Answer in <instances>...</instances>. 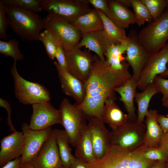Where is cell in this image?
I'll return each instance as SVG.
<instances>
[{"instance_id": "obj_34", "label": "cell", "mask_w": 168, "mask_h": 168, "mask_svg": "<svg viewBox=\"0 0 168 168\" xmlns=\"http://www.w3.org/2000/svg\"><path fill=\"white\" fill-rule=\"evenodd\" d=\"M149 12L153 20H155L163 13L167 7L166 0H141Z\"/></svg>"}, {"instance_id": "obj_4", "label": "cell", "mask_w": 168, "mask_h": 168, "mask_svg": "<svg viewBox=\"0 0 168 168\" xmlns=\"http://www.w3.org/2000/svg\"><path fill=\"white\" fill-rule=\"evenodd\" d=\"M138 41L149 54L158 51L168 40V10L137 33Z\"/></svg>"}, {"instance_id": "obj_23", "label": "cell", "mask_w": 168, "mask_h": 168, "mask_svg": "<svg viewBox=\"0 0 168 168\" xmlns=\"http://www.w3.org/2000/svg\"><path fill=\"white\" fill-rule=\"evenodd\" d=\"M115 100L108 98L105 102L102 110V119L112 130L116 129L128 119V114H124L117 105Z\"/></svg>"}, {"instance_id": "obj_21", "label": "cell", "mask_w": 168, "mask_h": 168, "mask_svg": "<svg viewBox=\"0 0 168 168\" xmlns=\"http://www.w3.org/2000/svg\"><path fill=\"white\" fill-rule=\"evenodd\" d=\"M109 12L107 16L119 26L124 29L135 23L134 14L118 0H108Z\"/></svg>"}, {"instance_id": "obj_38", "label": "cell", "mask_w": 168, "mask_h": 168, "mask_svg": "<svg viewBox=\"0 0 168 168\" xmlns=\"http://www.w3.org/2000/svg\"><path fill=\"white\" fill-rule=\"evenodd\" d=\"M54 40L56 46L55 58L57 60V62L62 68L67 70L64 49L61 43L58 40L55 39Z\"/></svg>"}, {"instance_id": "obj_24", "label": "cell", "mask_w": 168, "mask_h": 168, "mask_svg": "<svg viewBox=\"0 0 168 168\" xmlns=\"http://www.w3.org/2000/svg\"><path fill=\"white\" fill-rule=\"evenodd\" d=\"M71 24L82 35L104 29L102 20L94 8L89 12L79 16Z\"/></svg>"}, {"instance_id": "obj_49", "label": "cell", "mask_w": 168, "mask_h": 168, "mask_svg": "<svg viewBox=\"0 0 168 168\" xmlns=\"http://www.w3.org/2000/svg\"><path fill=\"white\" fill-rule=\"evenodd\" d=\"M162 102L164 106L168 108V99Z\"/></svg>"}, {"instance_id": "obj_43", "label": "cell", "mask_w": 168, "mask_h": 168, "mask_svg": "<svg viewBox=\"0 0 168 168\" xmlns=\"http://www.w3.org/2000/svg\"><path fill=\"white\" fill-rule=\"evenodd\" d=\"M21 161L20 157L8 162L1 168H20Z\"/></svg>"}, {"instance_id": "obj_17", "label": "cell", "mask_w": 168, "mask_h": 168, "mask_svg": "<svg viewBox=\"0 0 168 168\" xmlns=\"http://www.w3.org/2000/svg\"><path fill=\"white\" fill-rule=\"evenodd\" d=\"M0 166L21 157L24 148V139L21 132L16 131L3 137L0 142Z\"/></svg>"}, {"instance_id": "obj_16", "label": "cell", "mask_w": 168, "mask_h": 168, "mask_svg": "<svg viewBox=\"0 0 168 168\" xmlns=\"http://www.w3.org/2000/svg\"><path fill=\"white\" fill-rule=\"evenodd\" d=\"M95 159H99L105 154L111 144V134L104 123L97 118L91 117L87 119Z\"/></svg>"}, {"instance_id": "obj_26", "label": "cell", "mask_w": 168, "mask_h": 168, "mask_svg": "<svg viewBox=\"0 0 168 168\" xmlns=\"http://www.w3.org/2000/svg\"><path fill=\"white\" fill-rule=\"evenodd\" d=\"M157 93V90L153 83L147 86L141 92H136L134 101L138 105L137 121L138 123H142L144 121L149 110L150 101L152 97Z\"/></svg>"}, {"instance_id": "obj_48", "label": "cell", "mask_w": 168, "mask_h": 168, "mask_svg": "<svg viewBox=\"0 0 168 168\" xmlns=\"http://www.w3.org/2000/svg\"><path fill=\"white\" fill-rule=\"evenodd\" d=\"M160 76L161 77L166 78L168 77V68L164 72L160 74Z\"/></svg>"}, {"instance_id": "obj_20", "label": "cell", "mask_w": 168, "mask_h": 168, "mask_svg": "<svg viewBox=\"0 0 168 168\" xmlns=\"http://www.w3.org/2000/svg\"><path fill=\"white\" fill-rule=\"evenodd\" d=\"M137 82L132 76L124 84L114 89L115 92L120 96L119 100L128 112V119L133 121H137L134 102L138 88Z\"/></svg>"}, {"instance_id": "obj_15", "label": "cell", "mask_w": 168, "mask_h": 168, "mask_svg": "<svg viewBox=\"0 0 168 168\" xmlns=\"http://www.w3.org/2000/svg\"><path fill=\"white\" fill-rule=\"evenodd\" d=\"M30 162L35 168H59L62 166L54 130Z\"/></svg>"}, {"instance_id": "obj_22", "label": "cell", "mask_w": 168, "mask_h": 168, "mask_svg": "<svg viewBox=\"0 0 168 168\" xmlns=\"http://www.w3.org/2000/svg\"><path fill=\"white\" fill-rule=\"evenodd\" d=\"M156 110L150 109L145 120L146 130L143 143L141 146L149 147L158 146L163 132L157 121Z\"/></svg>"}, {"instance_id": "obj_27", "label": "cell", "mask_w": 168, "mask_h": 168, "mask_svg": "<svg viewBox=\"0 0 168 168\" xmlns=\"http://www.w3.org/2000/svg\"><path fill=\"white\" fill-rule=\"evenodd\" d=\"M96 9L102 20L103 31L107 39L111 44H120L127 37L124 29L116 25L101 11Z\"/></svg>"}, {"instance_id": "obj_19", "label": "cell", "mask_w": 168, "mask_h": 168, "mask_svg": "<svg viewBox=\"0 0 168 168\" xmlns=\"http://www.w3.org/2000/svg\"><path fill=\"white\" fill-rule=\"evenodd\" d=\"M111 44L103 30L82 34L77 46L86 47L94 52L101 61H105L104 54Z\"/></svg>"}, {"instance_id": "obj_44", "label": "cell", "mask_w": 168, "mask_h": 168, "mask_svg": "<svg viewBox=\"0 0 168 168\" xmlns=\"http://www.w3.org/2000/svg\"><path fill=\"white\" fill-rule=\"evenodd\" d=\"M147 168H168L167 161H154Z\"/></svg>"}, {"instance_id": "obj_8", "label": "cell", "mask_w": 168, "mask_h": 168, "mask_svg": "<svg viewBox=\"0 0 168 168\" xmlns=\"http://www.w3.org/2000/svg\"><path fill=\"white\" fill-rule=\"evenodd\" d=\"M61 125L69 138L70 143L75 147L84 130L87 126L86 117L81 110L76 108L67 98L63 99L60 105Z\"/></svg>"}, {"instance_id": "obj_14", "label": "cell", "mask_w": 168, "mask_h": 168, "mask_svg": "<svg viewBox=\"0 0 168 168\" xmlns=\"http://www.w3.org/2000/svg\"><path fill=\"white\" fill-rule=\"evenodd\" d=\"M137 33L132 30L125 40L127 47L125 60L132 69L133 78L138 82L142 71L151 55L140 45L137 39Z\"/></svg>"}, {"instance_id": "obj_50", "label": "cell", "mask_w": 168, "mask_h": 168, "mask_svg": "<svg viewBox=\"0 0 168 168\" xmlns=\"http://www.w3.org/2000/svg\"><path fill=\"white\" fill-rule=\"evenodd\" d=\"M59 168H70V167H68L62 166Z\"/></svg>"}, {"instance_id": "obj_52", "label": "cell", "mask_w": 168, "mask_h": 168, "mask_svg": "<svg viewBox=\"0 0 168 168\" xmlns=\"http://www.w3.org/2000/svg\"><path fill=\"white\" fill-rule=\"evenodd\" d=\"M166 116L168 118V114H167L166 115Z\"/></svg>"}, {"instance_id": "obj_1", "label": "cell", "mask_w": 168, "mask_h": 168, "mask_svg": "<svg viewBox=\"0 0 168 168\" xmlns=\"http://www.w3.org/2000/svg\"><path fill=\"white\" fill-rule=\"evenodd\" d=\"M128 63L122 70H113L106 60L102 61L96 54L94 55L90 74L84 83L85 98L80 104L75 103V107L82 110L87 119L97 118L104 122L102 110L106 100L108 98L116 100L114 89L124 84L131 78Z\"/></svg>"}, {"instance_id": "obj_41", "label": "cell", "mask_w": 168, "mask_h": 168, "mask_svg": "<svg viewBox=\"0 0 168 168\" xmlns=\"http://www.w3.org/2000/svg\"><path fill=\"white\" fill-rule=\"evenodd\" d=\"M157 119L163 132L168 133V118L163 114H158Z\"/></svg>"}, {"instance_id": "obj_25", "label": "cell", "mask_w": 168, "mask_h": 168, "mask_svg": "<svg viewBox=\"0 0 168 168\" xmlns=\"http://www.w3.org/2000/svg\"><path fill=\"white\" fill-rule=\"evenodd\" d=\"M75 147V155L76 158L86 163L91 162L96 159L87 125L77 140Z\"/></svg>"}, {"instance_id": "obj_13", "label": "cell", "mask_w": 168, "mask_h": 168, "mask_svg": "<svg viewBox=\"0 0 168 168\" xmlns=\"http://www.w3.org/2000/svg\"><path fill=\"white\" fill-rule=\"evenodd\" d=\"M33 112L29 128L33 130L45 129L55 124H61V115L59 109H55L49 101L32 105Z\"/></svg>"}, {"instance_id": "obj_30", "label": "cell", "mask_w": 168, "mask_h": 168, "mask_svg": "<svg viewBox=\"0 0 168 168\" xmlns=\"http://www.w3.org/2000/svg\"><path fill=\"white\" fill-rule=\"evenodd\" d=\"M137 149L143 157L151 161H164L167 160L168 153L166 148L161 145L149 147L141 146Z\"/></svg>"}, {"instance_id": "obj_35", "label": "cell", "mask_w": 168, "mask_h": 168, "mask_svg": "<svg viewBox=\"0 0 168 168\" xmlns=\"http://www.w3.org/2000/svg\"><path fill=\"white\" fill-rule=\"evenodd\" d=\"M39 40L43 44L47 55L52 60L55 58L56 46L54 40L50 33L46 29L40 33Z\"/></svg>"}, {"instance_id": "obj_36", "label": "cell", "mask_w": 168, "mask_h": 168, "mask_svg": "<svg viewBox=\"0 0 168 168\" xmlns=\"http://www.w3.org/2000/svg\"><path fill=\"white\" fill-rule=\"evenodd\" d=\"M5 5L2 0H0V39H7V30L9 25L7 17L6 16Z\"/></svg>"}, {"instance_id": "obj_2", "label": "cell", "mask_w": 168, "mask_h": 168, "mask_svg": "<svg viewBox=\"0 0 168 168\" xmlns=\"http://www.w3.org/2000/svg\"><path fill=\"white\" fill-rule=\"evenodd\" d=\"M5 9L9 25L21 39L39 40L40 31L46 28L43 19L32 11L6 5Z\"/></svg>"}, {"instance_id": "obj_46", "label": "cell", "mask_w": 168, "mask_h": 168, "mask_svg": "<svg viewBox=\"0 0 168 168\" xmlns=\"http://www.w3.org/2000/svg\"><path fill=\"white\" fill-rule=\"evenodd\" d=\"M118 1L123 5L127 8L131 7L130 0H118Z\"/></svg>"}, {"instance_id": "obj_7", "label": "cell", "mask_w": 168, "mask_h": 168, "mask_svg": "<svg viewBox=\"0 0 168 168\" xmlns=\"http://www.w3.org/2000/svg\"><path fill=\"white\" fill-rule=\"evenodd\" d=\"M146 130L145 125L128 119L111 132L110 144L129 150H135L143 145Z\"/></svg>"}, {"instance_id": "obj_32", "label": "cell", "mask_w": 168, "mask_h": 168, "mask_svg": "<svg viewBox=\"0 0 168 168\" xmlns=\"http://www.w3.org/2000/svg\"><path fill=\"white\" fill-rule=\"evenodd\" d=\"M130 0L136 24L140 26L144 25L146 22L149 23L153 20L147 8L141 0Z\"/></svg>"}, {"instance_id": "obj_37", "label": "cell", "mask_w": 168, "mask_h": 168, "mask_svg": "<svg viewBox=\"0 0 168 168\" xmlns=\"http://www.w3.org/2000/svg\"><path fill=\"white\" fill-rule=\"evenodd\" d=\"M153 83L155 85L158 93L162 95V102L168 100V79L158 75L155 78Z\"/></svg>"}, {"instance_id": "obj_6", "label": "cell", "mask_w": 168, "mask_h": 168, "mask_svg": "<svg viewBox=\"0 0 168 168\" xmlns=\"http://www.w3.org/2000/svg\"><path fill=\"white\" fill-rule=\"evenodd\" d=\"M43 19L45 29L61 43L65 51L77 46L82 34L72 24L60 16L49 13Z\"/></svg>"}, {"instance_id": "obj_33", "label": "cell", "mask_w": 168, "mask_h": 168, "mask_svg": "<svg viewBox=\"0 0 168 168\" xmlns=\"http://www.w3.org/2000/svg\"><path fill=\"white\" fill-rule=\"evenodd\" d=\"M6 6L14 7L34 12L43 10L42 0H2Z\"/></svg>"}, {"instance_id": "obj_28", "label": "cell", "mask_w": 168, "mask_h": 168, "mask_svg": "<svg viewBox=\"0 0 168 168\" xmlns=\"http://www.w3.org/2000/svg\"><path fill=\"white\" fill-rule=\"evenodd\" d=\"M125 40L120 44H111L104 54L106 58V60L114 71L122 69L128 63L124 61L125 58L123 56L127 50Z\"/></svg>"}, {"instance_id": "obj_10", "label": "cell", "mask_w": 168, "mask_h": 168, "mask_svg": "<svg viewBox=\"0 0 168 168\" xmlns=\"http://www.w3.org/2000/svg\"><path fill=\"white\" fill-rule=\"evenodd\" d=\"M64 53L67 71L81 81L85 82L89 77L94 55L89 50H82L77 46L69 50H64Z\"/></svg>"}, {"instance_id": "obj_45", "label": "cell", "mask_w": 168, "mask_h": 168, "mask_svg": "<svg viewBox=\"0 0 168 168\" xmlns=\"http://www.w3.org/2000/svg\"><path fill=\"white\" fill-rule=\"evenodd\" d=\"M159 145L165 147L167 149L168 153L167 163L168 166V133L163 132Z\"/></svg>"}, {"instance_id": "obj_5", "label": "cell", "mask_w": 168, "mask_h": 168, "mask_svg": "<svg viewBox=\"0 0 168 168\" xmlns=\"http://www.w3.org/2000/svg\"><path fill=\"white\" fill-rule=\"evenodd\" d=\"M16 62L14 61L13 63L11 72L14 81L15 96L19 101L26 105L50 101L51 97L49 91L42 84L22 78L18 72Z\"/></svg>"}, {"instance_id": "obj_11", "label": "cell", "mask_w": 168, "mask_h": 168, "mask_svg": "<svg viewBox=\"0 0 168 168\" xmlns=\"http://www.w3.org/2000/svg\"><path fill=\"white\" fill-rule=\"evenodd\" d=\"M168 42L158 52L150 55L141 73L138 82V88L142 91L152 83L155 78L167 70Z\"/></svg>"}, {"instance_id": "obj_39", "label": "cell", "mask_w": 168, "mask_h": 168, "mask_svg": "<svg viewBox=\"0 0 168 168\" xmlns=\"http://www.w3.org/2000/svg\"><path fill=\"white\" fill-rule=\"evenodd\" d=\"M0 106L4 108L7 113V123L10 129L13 132L16 131L13 125L11 119L12 110L10 103L6 100L1 98H0Z\"/></svg>"}, {"instance_id": "obj_29", "label": "cell", "mask_w": 168, "mask_h": 168, "mask_svg": "<svg viewBox=\"0 0 168 168\" xmlns=\"http://www.w3.org/2000/svg\"><path fill=\"white\" fill-rule=\"evenodd\" d=\"M55 132L62 166L70 167L71 162L74 156L68 136L64 130L54 129Z\"/></svg>"}, {"instance_id": "obj_40", "label": "cell", "mask_w": 168, "mask_h": 168, "mask_svg": "<svg viewBox=\"0 0 168 168\" xmlns=\"http://www.w3.org/2000/svg\"><path fill=\"white\" fill-rule=\"evenodd\" d=\"M94 8L101 11L105 15L107 16L109 12V9L107 0H88Z\"/></svg>"}, {"instance_id": "obj_12", "label": "cell", "mask_w": 168, "mask_h": 168, "mask_svg": "<svg viewBox=\"0 0 168 168\" xmlns=\"http://www.w3.org/2000/svg\"><path fill=\"white\" fill-rule=\"evenodd\" d=\"M24 139V148L21 156V164L30 162L37 155L53 131L51 127L41 130L30 129L29 124L23 123L21 126Z\"/></svg>"}, {"instance_id": "obj_18", "label": "cell", "mask_w": 168, "mask_h": 168, "mask_svg": "<svg viewBox=\"0 0 168 168\" xmlns=\"http://www.w3.org/2000/svg\"><path fill=\"white\" fill-rule=\"evenodd\" d=\"M54 64L58 73L63 92L73 98L76 101V103H81L86 96L84 82L62 68L57 62H54Z\"/></svg>"}, {"instance_id": "obj_9", "label": "cell", "mask_w": 168, "mask_h": 168, "mask_svg": "<svg viewBox=\"0 0 168 168\" xmlns=\"http://www.w3.org/2000/svg\"><path fill=\"white\" fill-rule=\"evenodd\" d=\"M86 0H43L42 8L49 13L60 16L72 23L92 10Z\"/></svg>"}, {"instance_id": "obj_51", "label": "cell", "mask_w": 168, "mask_h": 168, "mask_svg": "<svg viewBox=\"0 0 168 168\" xmlns=\"http://www.w3.org/2000/svg\"><path fill=\"white\" fill-rule=\"evenodd\" d=\"M167 3V10H168V0H166Z\"/></svg>"}, {"instance_id": "obj_3", "label": "cell", "mask_w": 168, "mask_h": 168, "mask_svg": "<svg viewBox=\"0 0 168 168\" xmlns=\"http://www.w3.org/2000/svg\"><path fill=\"white\" fill-rule=\"evenodd\" d=\"M154 161L144 158L137 149L131 151L110 144L102 158L86 165L88 168H147Z\"/></svg>"}, {"instance_id": "obj_31", "label": "cell", "mask_w": 168, "mask_h": 168, "mask_svg": "<svg viewBox=\"0 0 168 168\" xmlns=\"http://www.w3.org/2000/svg\"><path fill=\"white\" fill-rule=\"evenodd\" d=\"M19 43L15 39H10L7 41H0V53L5 57H11L17 62L22 60L24 55L18 48Z\"/></svg>"}, {"instance_id": "obj_47", "label": "cell", "mask_w": 168, "mask_h": 168, "mask_svg": "<svg viewBox=\"0 0 168 168\" xmlns=\"http://www.w3.org/2000/svg\"><path fill=\"white\" fill-rule=\"evenodd\" d=\"M20 168H35L30 162H28L24 164H21Z\"/></svg>"}, {"instance_id": "obj_42", "label": "cell", "mask_w": 168, "mask_h": 168, "mask_svg": "<svg viewBox=\"0 0 168 168\" xmlns=\"http://www.w3.org/2000/svg\"><path fill=\"white\" fill-rule=\"evenodd\" d=\"M70 168H88L86 163L75 156L72 160Z\"/></svg>"}]
</instances>
